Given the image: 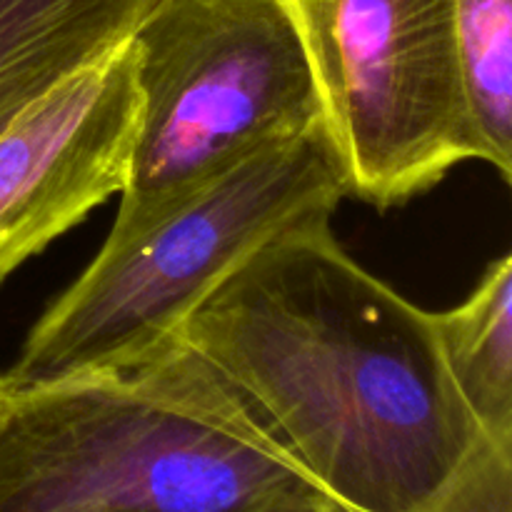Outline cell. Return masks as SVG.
<instances>
[{
	"mask_svg": "<svg viewBox=\"0 0 512 512\" xmlns=\"http://www.w3.org/2000/svg\"><path fill=\"white\" fill-rule=\"evenodd\" d=\"M128 45L140 115L108 238L135 233L238 160L325 120L288 0H153Z\"/></svg>",
	"mask_w": 512,
	"mask_h": 512,
	"instance_id": "obj_4",
	"label": "cell"
},
{
	"mask_svg": "<svg viewBox=\"0 0 512 512\" xmlns=\"http://www.w3.org/2000/svg\"><path fill=\"white\" fill-rule=\"evenodd\" d=\"M423 512H512V445L483 435Z\"/></svg>",
	"mask_w": 512,
	"mask_h": 512,
	"instance_id": "obj_10",
	"label": "cell"
},
{
	"mask_svg": "<svg viewBox=\"0 0 512 512\" xmlns=\"http://www.w3.org/2000/svg\"><path fill=\"white\" fill-rule=\"evenodd\" d=\"M5 398V385H3V380H0V400Z\"/></svg>",
	"mask_w": 512,
	"mask_h": 512,
	"instance_id": "obj_12",
	"label": "cell"
},
{
	"mask_svg": "<svg viewBox=\"0 0 512 512\" xmlns=\"http://www.w3.org/2000/svg\"><path fill=\"white\" fill-rule=\"evenodd\" d=\"M460 80L480 160L512 175V0H455Z\"/></svg>",
	"mask_w": 512,
	"mask_h": 512,
	"instance_id": "obj_9",
	"label": "cell"
},
{
	"mask_svg": "<svg viewBox=\"0 0 512 512\" xmlns=\"http://www.w3.org/2000/svg\"><path fill=\"white\" fill-rule=\"evenodd\" d=\"M140 93L128 38L0 133V283L128 180Z\"/></svg>",
	"mask_w": 512,
	"mask_h": 512,
	"instance_id": "obj_6",
	"label": "cell"
},
{
	"mask_svg": "<svg viewBox=\"0 0 512 512\" xmlns=\"http://www.w3.org/2000/svg\"><path fill=\"white\" fill-rule=\"evenodd\" d=\"M350 195L345 163L323 123L255 150L125 238L40 315L0 375L23 390L138 368L178 345L188 315L280 233L333 218Z\"/></svg>",
	"mask_w": 512,
	"mask_h": 512,
	"instance_id": "obj_3",
	"label": "cell"
},
{
	"mask_svg": "<svg viewBox=\"0 0 512 512\" xmlns=\"http://www.w3.org/2000/svg\"><path fill=\"white\" fill-rule=\"evenodd\" d=\"M153 0H0V133L123 43Z\"/></svg>",
	"mask_w": 512,
	"mask_h": 512,
	"instance_id": "obj_7",
	"label": "cell"
},
{
	"mask_svg": "<svg viewBox=\"0 0 512 512\" xmlns=\"http://www.w3.org/2000/svg\"><path fill=\"white\" fill-rule=\"evenodd\" d=\"M298 225L245 258L183 323L193 350L340 512H423L483 438L433 313L333 235Z\"/></svg>",
	"mask_w": 512,
	"mask_h": 512,
	"instance_id": "obj_1",
	"label": "cell"
},
{
	"mask_svg": "<svg viewBox=\"0 0 512 512\" xmlns=\"http://www.w3.org/2000/svg\"><path fill=\"white\" fill-rule=\"evenodd\" d=\"M433 320L445 365L480 433L512 445V255L490 263L478 288Z\"/></svg>",
	"mask_w": 512,
	"mask_h": 512,
	"instance_id": "obj_8",
	"label": "cell"
},
{
	"mask_svg": "<svg viewBox=\"0 0 512 512\" xmlns=\"http://www.w3.org/2000/svg\"><path fill=\"white\" fill-rule=\"evenodd\" d=\"M350 195L408 203L480 160L460 80L455 0H288Z\"/></svg>",
	"mask_w": 512,
	"mask_h": 512,
	"instance_id": "obj_5",
	"label": "cell"
},
{
	"mask_svg": "<svg viewBox=\"0 0 512 512\" xmlns=\"http://www.w3.org/2000/svg\"><path fill=\"white\" fill-rule=\"evenodd\" d=\"M265 512H340L330 503L328 498H313V500H298V503L278 505V508H270Z\"/></svg>",
	"mask_w": 512,
	"mask_h": 512,
	"instance_id": "obj_11",
	"label": "cell"
},
{
	"mask_svg": "<svg viewBox=\"0 0 512 512\" xmlns=\"http://www.w3.org/2000/svg\"><path fill=\"white\" fill-rule=\"evenodd\" d=\"M325 498L185 345L120 370L5 390L0 512H265Z\"/></svg>",
	"mask_w": 512,
	"mask_h": 512,
	"instance_id": "obj_2",
	"label": "cell"
}]
</instances>
